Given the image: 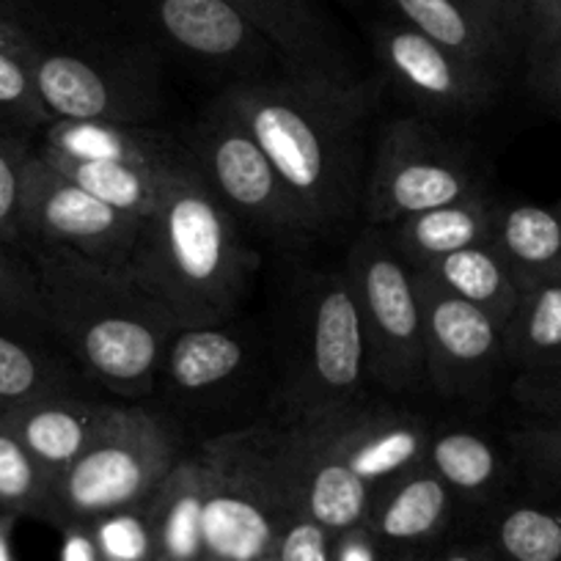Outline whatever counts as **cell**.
<instances>
[{"mask_svg": "<svg viewBox=\"0 0 561 561\" xmlns=\"http://www.w3.org/2000/svg\"><path fill=\"white\" fill-rule=\"evenodd\" d=\"M413 270L430 275L440 289H446L455 298L482 309L499 325H506L510 317L515 314L517 304H520V287L515 284L510 267L493 248V242L449 253V256L435 259V262Z\"/></svg>", "mask_w": 561, "mask_h": 561, "instance_id": "29", "label": "cell"}, {"mask_svg": "<svg viewBox=\"0 0 561 561\" xmlns=\"http://www.w3.org/2000/svg\"><path fill=\"white\" fill-rule=\"evenodd\" d=\"M185 457L171 421L149 408L127 404L118 421L56 479L53 526H94L116 512L147 504Z\"/></svg>", "mask_w": 561, "mask_h": 561, "instance_id": "6", "label": "cell"}, {"mask_svg": "<svg viewBox=\"0 0 561 561\" xmlns=\"http://www.w3.org/2000/svg\"><path fill=\"white\" fill-rule=\"evenodd\" d=\"M56 477L0 419V512L50 520Z\"/></svg>", "mask_w": 561, "mask_h": 561, "instance_id": "32", "label": "cell"}, {"mask_svg": "<svg viewBox=\"0 0 561 561\" xmlns=\"http://www.w3.org/2000/svg\"><path fill=\"white\" fill-rule=\"evenodd\" d=\"M333 455L371 490L424 462L433 424L404 408L364 402L314 419Z\"/></svg>", "mask_w": 561, "mask_h": 561, "instance_id": "15", "label": "cell"}, {"mask_svg": "<svg viewBox=\"0 0 561 561\" xmlns=\"http://www.w3.org/2000/svg\"><path fill=\"white\" fill-rule=\"evenodd\" d=\"M482 539L499 561H561V510L499 499L484 510Z\"/></svg>", "mask_w": 561, "mask_h": 561, "instance_id": "30", "label": "cell"}, {"mask_svg": "<svg viewBox=\"0 0 561 561\" xmlns=\"http://www.w3.org/2000/svg\"><path fill=\"white\" fill-rule=\"evenodd\" d=\"M23 242H53L105 267L127 273L144 220L118 213L31 152L20 198Z\"/></svg>", "mask_w": 561, "mask_h": 561, "instance_id": "10", "label": "cell"}, {"mask_svg": "<svg viewBox=\"0 0 561 561\" xmlns=\"http://www.w3.org/2000/svg\"><path fill=\"white\" fill-rule=\"evenodd\" d=\"M371 47L388 85L424 116H477L501 89V69L471 61L393 18L371 28Z\"/></svg>", "mask_w": 561, "mask_h": 561, "instance_id": "11", "label": "cell"}, {"mask_svg": "<svg viewBox=\"0 0 561 561\" xmlns=\"http://www.w3.org/2000/svg\"><path fill=\"white\" fill-rule=\"evenodd\" d=\"M344 270L364 325L371 386L386 393L424 391V322L410 262L386 231L366 226L350 242Z\"/></svg>", "mask_w": 561, "mask_h": 561, "instance_id": "8", "label": "cell"}, {"mask_svg": "<svg viewBox=\"0 0 561 561\" xmlns=\"http://www.w3.org/2000/svg\"><path fill=\"white\" fill-rule=\"evenodd\" d=\"M490 7H493V12L499 14V20H501V23H504V28L510 31L512 39L517 42L515 25H512V0H490Z\"/></svg>", "mask_w": 561, "mask_h": 561, "instance_id": "45", "label": "cell"}, {"mask_svg": "<svg viewBox=\"0 0 561 561\" xmlns=\"http://www.w3.org/2000/svg\"><path fill=\"white\" fill-rule=\"evenodd\" d=\"M31 158L20 135L0 127V242L23 245L20 198H23V169Z\"/></svg>", "mask_w": 561, "mask_h": 561, "instance_id": "38", "label": "cell"}, {"mask_svg": "<svg viewBox=\"0 0 561 561\" xmlns=\"http://www.w3.org/2000/svg\"><path fill=\"white\" fill-rule=\"evenodd\" d=\"M12 515H0V561H12V550H9V528H12Z\"/></svg>", "mask_w": 561, "mask_h": 561, "instance_id": "46", "label": "cell"}, {"mask_svg": "<svg viewBox=\"0 0 561 561\" xmlns=\"http://www.w3.org/2000/svg\"><path fill=\"white\" fill-rule=\"evenodd\" d=\"M18 328H45L28 322L0 320V402L12 404L34 402V399L58 397L75 391L80 380V369L69 360L58 358L47 344L23 336ZM50 331V328H45Z\"/></svg>", "mask_w": 561, "mask_h": 561, "instance_id": "28", "label": "cell"}, {"mask_svg": "<svg viewBox=\"0 0 561 561\" xmlns=\"http://www.w3.org/2000/svg\"><path fill=\"white\" fill-rule=\"evenodd\" d=\"M371 94L366 83L342 89L284 72L240 80L220 94L259 140L320 240L360 215L371 158Z\"/></svg>", "mask_w": 561, "mask_h": 561, "instance_id": "1", "label": "cell"}, {"mask_svg": "<svg viewBox=\"0 0 561 561\" xmlns=\"http://www.w3.org/2000/svg\"><path fill=\"white\" fill-rule=\"evenodd\" d=\"M259 561H278V559H275V553H270V556H264V559H259Z\"/></svg>", "mask_w": 561, "mask_h": 561, "instance_id": "48", "label": "cell"}, {"mask_svg": "<svg viewBox=\"0 0 561 561\" xmlns=\"http://www.w3.org/2000/svg\"><path fill=\"white\" fill-rule=\"evenodd\" d=\"M380 3L386 7L388 18L493 69H504L515 47V39L493 12L490 0H380Z\"/></svg>", "mask_w": 561, "mask_h": 561, "instance_id": "21", "label": "cell"}, {"mask_svg": "<svg viewBox=\"0 0 561 561\" xmlns=\"http://www.w3.org/2000/svg\"><path fill=\"white\" fill-rule=\"evenodd\" d=\"M207 468L202 561H259L293 515L273 419L213 435L198 446Z\"/></svg>", "mask_w": 561, "mask_h": 561, "instance_id": "5", "label": "cell"}, {"mask_svg": "<svg viewBox=\"0 0 561 561\" xmlns=\"http://www.w3.org/2000/svg\"><path fill=\"white\" fill-rule=\"evenodd\" d=\"M124 408L127 404L102 402L83 393H58L12 404L0 419L58 479L116 424Z\"/></svg>", "mask_w": 561, "mask_h": 561, "instance_id": "20", "label": "cell"}, {"mask_svg": "<svg viewBox=\"0 0 561 561\" xmlns=\"http://www.w3.org/2000/svg\"><path fill=\"white\" fill-rule=\"evenodd\" d=\"M333 539L336 534L322 528L309 515L293 512L280 526L273 553L278 561H333Z\"/></svg>", "mask_w": 561, "mask_h": 561, "instance_id": "39", "label": "cell"}, {"mask_svg": "<svg viewBox=\"0 0 561 561\" xmlns=\"http://www.w3.org/2000/svg\"><path fill=\"white\" fill-rule=\"evenodd\" d=\"M89 528L94 531L100 553L105 556V559L158 561L152 526H149L144 504L135 506V510H124L116 512V515L102 517V520H96L94 526Z\"/></svg>", "mask_w": 561, "mask_h": 561, "instance_id": "37", "label": "cell"}, {"mask_svg": "<svg viewBox=\"0 0 561 561\" xmlns=\"http://www.w3.org/2000/svg\"><path fill=\"white\" fill-rule=\"evenodd\" d=\"M499 213L501 202L482 191L460 198V202L410 215L382 231L391 245L408 259L410 267H421V264H430L449 253L493 242Z\"/></svg>", "mask_w": 561, "mask_h": 561, "instance_id": "24", "label": "cell"}, {"mask_svg": "<svg viewBox=\"0 0 561 561\" xmlns=\"http://www.w3.org/2000/svg\"><path fill=\"white\" fill-rule=\"evenodd\" d=\"M556 209H559V215H561V198H559V202H556Z\"/></svg>", "mask_w": 561, "mask_h": 561, "instance_id": "50", "label": "cell"}, {"mask_svg": "<svg viewBox=\"0 0 561 561\" xmlns=\"http://www.w3.org/2000/svg\"><path fill=\"white\" fill-rule=\"evenodd\" d=\"M102 561H116V559H105V556H102Z\"/></svg>", "mask_w": 561, "mask_h": 561, "instance_id": "51", "label": "cell"}, {"mask_svg": "<svg viewBox=\"0 0 561 561\" xmlns=\"http://www.w3.org/2000/svg\"><path fill=\"white\" fill-rule=\"evenodd\" d=\"M427 561H499L482 537L479 539H451L427 556Z\"/></svg>", "mask_w": 561, "mask_h": 561, "instance_id": "42", "label": "cell"}, {"mask_svg": "<svg viewBox=\"0 0 561 561\" xmlns=\"http://www.w3.org/2000/svg\"><path fill=\"white\" fill-rule=\"evenodd\" d=\"M466 506L427 466L408 468L399 477L377 484L364 526L388 559L430 556L451 542L460 512Z\"/></svg>", "mask_w": 561, "mask_h": 561, "instance_id": "17", "label": "cell"}, {"mask_svg": "<svg viewBox=\"0 0 561 561\" xmlns=\"http://www.w3.org/2000/svg\"><path fill=\"white\" fill-rule=\"evenodd\" d=\"M333 561H386V556L377 548L369 528L355 526L350 531L336 534V539H333Z\"/></svg>", "mask_w": 561, "mask_h": 561, "instance_id": "41", "label": "cell"}, {"mask_svg": "<svg viewBox=\"0 0 561 561\" xmlns=\"http://www.w3.org/2000/svg\"><path fill=\"white\" fill-rule=\"evenodd\" d=\"M388 561H427V556H402V559H388Z\"/></svg>", "mask_w": 561, "mask_h": 561, "instance_id": "47", "label": "cell"}, {"mask_svg": "<svg viewBox=\"0 0 561 561\" xmlns=\"http://www.w3.org/2000/svg\"><path fill=\"white\" fill-rule=\"evenodd\" d=\"M253 270L245 229L191 160L140 226L127 273L176 325H215L237 320Z\"/></svg>", "mask_w": 561, "mask_h": 561, "instance_id": "3", "label": "cell"}, {"mask_svg": "<svg viewBox=\"0 0 561 561\" xmlns=\"http://www.w3.org/2000/svg\"><path fill=\"white\" fill-rule=\"evenodd\" d=\"M424 462L440 477V482L457 495L466 510L484 512L504 499L510 484V462L504 449L482 430L433 427Z\"/></svg>", "mask_w": 561, "mask_h": 561, "instance_id": "22", "label": "cell"}, {"mask_svg": "<svg viewBox=\"0 0 561 561\" xmlns=\"http://www.w3.org/2000/svg\"><path fill=\"white\" fill-rule=\"evenodd\" d=\"M61 561H102L100 545H96L94 531L89 526L64 528Z\"/></svg>", "mask_w": 561, "mask_h": 561, "instance_id": "43", "label": "cell"}, {"mask_svg": "<svg viewBox=\"0 0 561 561\" xmlns=\"http://www.w3.org/2000/svg\"><path fill=\"white\" fill-rule=\"evenodd\" d=\"M482 191V176L471 158L427 118H391L382 124L371 149L360 218L366 226L388 229L410 215Z\"/></svg>", "mask_w": 561, "mask_h": 561, "instance_id": "9", "label": "cell"}, {"mask_svg": "<svg viewBox=\"0 0 561 561\" xmlns=\"http://www.w3.org/2000/svg\"><path fill=\"white\" fill-rule=\"evenodd\" d=\"M262 364V339L245 322L180 325L169 339L154 393L174 408L220 410L251 391Z\"/></svg>", "mask_w": 561, "mask_h": 561, "instance_id": "14", "label": "cell"}, {"mask_svg": "<svg viewBox=\"0 0 561 561\" xmlns=\"http://www.w3.org/2000/svg\"><path fill=\"white\" fill-rule=\"evenodd\" d=\"M278 325L273 421H314L369 397L364 325L344 264L298 275Z\"/></svg>", "mask_w": 561, "mask_h": 561, "instance_id": "4", "label": "cell"}, {"mask_svg": "<svg viewBox=\"0 0 561 561\" xmlns=\"http://www.w3.org/2000/svg\"><path fill=\"white\" fill-rule=\"evenodd\" d=\"M160 34L196 61L237 72L240 80L267 78L270 61H278L267 39L226 0H154Z\"/></svg>", "mask_w": 561, "mask_h": 561, "instance_id": "18", "label": "cell"}, {"mask_svg": "<svg viewBox=\"0 0 561 561\" xmlns=\"http://www.w3.org/2000/svg\"><path fill=\"white\" fill-rule=\"evenodd\" d=\"M34 259L47 328L80 375L124 399L152 397L176 320L129 273L53 242H23Z\"/></svg>", "mask_w": 561, "mask_h": 561, "instance_id": "2", "label": "cell"}, {"mask_svg": "<svg viewBox=\"0 0 561 561\" xmlns=\"http://www.w3.org/2000/svg\"><path fill=\"white\" fill-rule=\"evenodd\" d=\"M504 355L515 371L561 366V280L520 295L515 314L504 325Z\"/></svg>", "mask_w": 561, "mask_h": 561, "instance_id": "31", "label": "cell"}, {"mask_svg": "<svg viewBox=\"0 0 561 561\" xmlns=\"http://www.w3.org/2000/svg\"><path fill=\"white\" fill-rule=\"evenodd\" d=\"M526 47L528 89L561 118V3L534 14L520 36Z\"/></svg>", "mask_w": 561, "mask_h": 561, "instance_id": "34", "label": "cell"}, {"mask_svg": "<svg viewBox=\"0 0 561 561\" xmlns=\"http://www.w3.org/2000/svg\"><path fill=\"white\" fill-rule=\"evenodd\" d=\"M39 158H45L53 169L61 171L72 182H78L83 191L96 196L100 202L111 204L118 213H127L133 218L147 220L154 215V209L163 202L171 180L185 169H152V165H135V163H111V160H80L69 154L56 152V149L36 147Z\"/></svg>", "mask_w": 561, "mask_h": 561, "instance_id": "27", "label": "cell"}, {"mask_svg": "<svg viewBox=\"0 0 561 561\" xmlns=\"http://www.w3.org/2000/svg\"><path fill=\"white\" fill-rule=\"evenodd\" d=\"M39 147L80 160L180 169L191 160L185 144L149 124L127 122H50Z\"/></svg>", "mask_w": 561, "mask_h": 561, "instance_id": "23", "label": "cell"}, {"mask_svg": "<svg viewBox=\"0 0 561 561\" xmlns=\"http://www.w3.org/2000/svg\"><path fill=\"white\" fill-rule=\"evenodd\" d=\"M278 455L295 510L331 534L364 526L375 490L333 455L314 421L278 424Z\"/></svg>", "mask_w": 561, "mask_h": 561, "instance_id": "16", "label": "cell"}, {"mask_svg": "<svg viewBox=\"0 0 561 561\" xmlns=\"http://www.w3.org/2000/svg\"><path fill=\"white\" fill-rule=\"evenodd\" d=\"M0 122L18 129L47 127L50 113L36 94L34 78L14 42V14L0 7Z\"/></svg>", "mask_w": 561, "mask_h": 561, "instance_id": "33", "label": "cell"}, {"mask_svg": "<svg viewBox=\"0 0 561 561\" xmlns=\"http://www.w3.org/2000/svg\"><path fill=\"white\" fill-rule=\"evenodd\" d=\"M3 413H7V404L0 402V415H3Z\"/></svg>", "mask_w": 561, "mask_h": 561, "instance_id": "49", "label": "cell"}, {"mask_svg": "<svg viewBox=\"0 0 561 561\" xmlns=\"http://www.w3.org/2000/svg\"><path fill=\"white\" fill-rule=\"evenodd\" d=\"M415 273V289L424 322V369L427 388L451 402H482L501 371L504 325L477 306L440 289L430 275Z\"/></svg>", "mask_w": 561, "mask_h": 561, "instance_id": "12", "label": "cell"}, {"mask_svg": "<svg viewBox=\"0 0 561 561\" xmlns=\"http://www.w3.org/2000/svg\"><path fill=\"white\" fill-rule=\"evenodd\" d=\"M561 0H512V25H515V36L520 42L523 28H526L528 20L539 12H548V9L559 7Z\"/></svg>", "mask_w": 561, "mask_h": 561, "instance_id": "44", "label": "cell"}, {"mask_svg": "<svg viewBox=\"0 0 561 561\" xmlns=\"http://www.w3.org/2000/svg\"><path fill=\"white\" fill-rule=\"evenodd\" d=\"M510 393L531 415L561 421V366L537 371H515Z\"/></svg>", "mask_w": 561, "mask_h": 561, "instance_id": "40", "label": "cell"}, {"mask_svg": "<svg viewBox=\"0 0 561 561\" xmlns=\"http://www.w3.org/2000/svg\"><path fill=\"white\" fill-rule=\"evenodd\" d=\"M0 320L47 328L39 278L25 245L0 242Z\"/></svg>", "mask_w": 561, "mask_h": 561, "instance_id": "36", "label": "cell"}, {"mask_svg": "<svg viewBox=\"0 0 561 561\" xmlns=\"http://www.w3.org/2000/svg\"><path fill=\"white\" fill-rule=\"evenodd\" d=\"M493 248L510 267L512 278L526 289L561 280V215L539 204H501Z\"/></svg>", "mask_w": 561, "mask_h": 561, "instance_id": "26", "label": "cell"}, {"mask_svg": "<svg viewBox=\"0 0 561 561\" xmlns=\"http://www.w3.org/2000/svg\"><path fill=\"white\" fill-rule=\"evenodd\" d=\"M510 455L539 488L561 493V421L539 419L520 424L510 433Z\"/></svg>", "mask_w": 561, "mask_h": 561, "instance_id": "35", "label": "cell"}, {"mask_svg": "<svg viewBox=\"0 0 561 561\" xmlns=\"http://www.w3.org/2000/svg\"><path fill=\"white\" fill-rule=\"evenodd\" d=\"M185 147L209 191L245 234L262 237L280 251H300L320 240L287 182L224 96L204 111Z\"/></svg>", "mask_w": 561, "mask_h": 561, "instance_id": "7", "label": "cell"}, {"mask_svg": "<svg viewBox=\"0 0 561 561\" xmlns=\"http://www.w3.org/2000/svg\"><path fill=\"white\" fill-rule=\"evenodd\" d=\"M278 53L280 72L322 83L360 85L347 50L317 0H226Z\"/></svg>", "mask_w": 561, "mask_h": 561, "instance_id": "19", "label": "cell"}, {"mask_svg": "<svg viewBox=\"0 0 561 561\" xmlns=\"http://www.w3.org/2000/svg\"><path fill=\"white\" fill-rule=\"evenodd\" d=\"M14 42L53 122L147 124L152 113L147 91L116 64L45 45L18 14Z\"/></svg>", "mask_w": 561, "mask_h": 561, "instance_id": "13", "label": "cell"}, {"mask_svg": "<svg viewBox=\"0 0 561 561\" xmlns=\"http://www.w3.org/2000/svg\"><path fill=\"white\" fill-rule=\"evenodd\" d=\"M207 468L202 455H185L144 504L158 561H202V517Z\"/></svg>", "mask_w": 561, "mask_h": 561, "instance_id": "25", "label": "cell"}]
</instances>
